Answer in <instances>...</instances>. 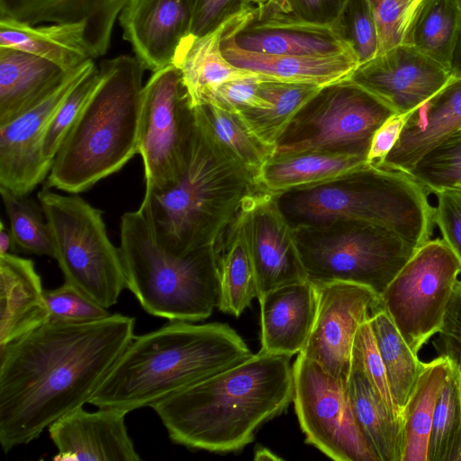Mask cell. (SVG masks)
Returning a JSON list of instances; mask_svg holds the SVG:
<instances>
[{
    "label": "cell",
    "mask_w": 461,
    "mask_h": 461,
    "mask_svg": "<svg viewBox=\"0 0 461 461\" xmlns=\"http://www.w3.org/2000/svg\"><path fill=\"white\" fill-rule=\"evenodd\" d=\"M321 87L314 84L286 82L265 77L259 83V89L272 107L249 110L239 114L258 139L276 148L278 138L291 119Z\"/></svg>",
    "instance_id": "36"
},
{
    "label": "cell",
    "mask_w": 461,
    "mask_h": 461,
    "mask_svg": "<svg viewBox=\"0 0 461 461\" xmlns=\"http://www.w3.org/2000/svg\"><path fill=\"white\" fill-rule=\"evenodd\" d=\"M14 249L13 238L10 230L5 229L4 222L0 226V255L11 253Z\"/></svg>",
    "instance_id": "51"
},
{
    "label": "cell",
    "mask_w": 461,
    "mask_h": 461,
    "mask_svg": "<svg viewBox=\"0 0 461 461\" xmlns=\"http://www.w3.org/2000/svg\"><path fill=\"white\" fill-rule=\"evenodd\" d=\"M129 0H0V18L37 25L83 23L94 59L104 56L111 42L115 21Z\"/></svg>",
    "instance_id": "23"
},
{
    "label": "cell",
    "mask_w": 461,
    "mask_h": 461,
    "mask_svg": "<svg viewBox=\"0 0 461 461\" xmlns=\"http://www.w3.org/2000/svg\"><path fill=\"white\" fill-rule=\"evenodd\" d=\"M461 264L442 239L416 249L380 294L381 307L418 355L443 327Z\"/></svg>",
    "instance_id": "12"
},
{
    "label": "cell",
    "mask_w": 461,
    "mask_h": 461,
    "mask_svg": "<svg viewBox=\"0 0 461 461\" xmlns=\"http://www.w3.org/2000/svg\"><path fill=\"white\" fill-rule=\"evenodd\" d=\"M46 322L44 289L33 261L0 255V347Z\"/></svg>",
    "instance_id": "24"
},
{
    "label": "cell",
    "mask_w": 461,
    "mask_h": 461,
    "mask_svg": "<svg viewBox=\"0 0 461 461\" xmlns=\"http://www.w3.org/2000/svg\"><path fill=\"white\" fill-rule=\"evenodd\" d=\"M219 276L218 308L239 317L258 297L254 267L240 207L213 243Z\"/></svg>",
    "instance_id": "28"
},
{
    "label": "cell",
    "mask_w": 461,
    "mask_h": 461,
    "mask_svg": "<svg viewBox=\"0 0 461 461\" xmlns=\"http://www.w3.org/2000/svg\"><path fill=\"white\" fill-rule=\"evenodd\" d=\"M461 32V8L456 0H422L402 43L451 71Z\"/></svg>",
    "instance_id": "33"
},
{
    "label": "cell",
    "mask_w": 461,
    "mask_h": 461,
    "mask_svg": "<svg viewBox=\"0 0 461 461\" xmlns=\"http://www.w3.org/2000/svg\"><path fill=\"white\" fill-rule=\"evenodd\" d=\"M252 355L227 324L170 321L133 337L88 403L127 412L151 407Z\"/></svg>",
    "instance_id": "3"
},
{
    "label": "cell",
    "mask_w": 461,
    "mask_h": 461,
    "mask_svg": "<svg viewBox=\"0 0 461 461\" xmlns=\"http://www.w3.org/2000/svg\"><path fill=\"white\" fill-rule=\"evenodd\" d=\"M368 321L386 371L393 399L402 416L425 362L420 361L411 349L381 306L372 312Z\"/></svg>",
    "instance_id": "35"
},
{
    "label": "cell",
    "mask_w": 461,
    "mask_h": 461,
    "mask_svg": "<svg viewBox=\"0 0 461 461\" xmlns=\"http://www.w3.org/2000/svg\"><path fill=\"white\" fill-rule=\"evenodd\" d=\"M242 16L205 35L189 34L176 49L172 64L179 69L194 107L207 102L223 83L254 74L231 65L221 50L224 34Z\"/></svg>",
    "instance_id": "27"
},
{
    "label": "cell",
    "mask_w": 461,
    "mask_h": 461,
    "mask_svg": "<svg viewBox=\"0 0 461 461\" xmlns=\"http://www.w3.org/2000/svg\"><path fill=\"white\" fill-rule=\"evenodd\" d=\"M245 14L262 21L293 14V11L289 0H194L190 34L205 35Z\"/></svg>",
    "instance_id": "39"
},
{
    "label": "cell",
    "mask_w": 461,
    "mask_h": 461,
    "mask_svg": "<svg viewBox=\"0 0 461 461\" xmlns=\"http://www.w3.org/2000/svg\"><path fill=\"white\" fill-rule=\"evenodd\" d=\"M121 313L87 322H46L0 347V444L5 453L37 438L88 403L133 339Z\"/></svg>",
    "instance_id": "1"
},
{
    "label": "cell",
    "mask_w": 461,
    "mask_h": 461,
    "mask_svg": "<svg viewBox=\"0 0 461 461\" xmlns=\"http://www.w3.org/2000/svg\"><path fill=\"white\" fill-rule=\"evenodd\" d=\"M260 352L291 357L304 348L315 321L318 294L309 281L272 289L258 298Z\"/></svg>",
    "instance_id": "22"
},
{
    "label": "cell",
    "mask_w": 461,
    "mask_h": 461,
    "mask_svg": "<svg viewBox=\"0 0 461 461\" xmlns=\"http://www.w3.org/2000/svg\"><path fill=\"white\" fill-rule=\"evenodd\" d=\"M314 285L318 294L315 321L299 354L347 382L355 336L359 326L381 306L380 295L367 286L350 282Z\"/></svg>",
    "instance_id": "15"
},
{
    "label": "cell",
    "mask_w": 461,
    "mask_h": 461,
    "mask_svg": "<svg viewBox=\"0 0 461 461\" xmlns=\"http://www.w3.org/2000/svg\"><path fill=\"white\" fill-rule=\"evenodd\" d=\"M103 79L61 143L47 187L77 194L138 154L144 67L134 56L104 59Z\"/></svg>",
    "instance_id": "4"
},
{
    "label": "cell",
    "mask_w": 461,
    "mask_h": 461,
    "mask_svg": "<svg viewBox=\"0 0 461 461\" xmlns=\"http://www.w3.org/2000/svg\"><path fill=\"white\" fill-rule=\"evenodd\" d=\"M48 322H87L109 316L108 309L72 285L44 290Z\"/></svg>",
    "instance_id": "43"
},
{
    "label": "cell",
    "mask_w": 461,
    "mask_h": 461,
    "mask_svg": "<svg viewBox=\"0 0 461 461\" xmlns=\"http://www.w3.org/2000/svg\"><path fill=\"white\" fill-rule=\"evenodd\" d=\"M197 129L195 108L179 69L170 64L149 77L141 92L138 154L145 192L173 184L183 171Z\"/></svg>",
    "instance_id": "11"
},
{
    "label": "cell",
    "mask_w": 461,
    "mask_h": 461,
    "mask_svg": "<svg viewBox=\"0 0 461 461\" xmlns=\"http://www.w3.org/2000/svg\"><path fill=\"white\" fill-rule=\"evenodd\" d=\"M293 230L309 281L356 283L379 295L418 249L366 221L338 219Z\"/></svg>",
    "instance_id": "8"
},
{
    "label": "cell",
    "mask_w": 461,
    "mask_h": 461,
    "mask_svg": "<svg viewBox=\"0 0 461 461\" xmlns=\"http://www.w3.org/2000/svg\"><path fill=\"white\" fill-rule=\"evenodd\" d=\"M456 2L457 3V5H459V7L461 8V0H456Z\"/></svg>",
    "instance_id": "54"
},
{
    "label": "cell",
    "mask_w": 461,
    "mask_h": 461,
    "mask_svg": "<svg viewBox=\"0 0 461 461\" xmlns=\"http://www.w3.org/2000/svg\"><path fill=\"white\" fill-rule=\"evenodd\" d=\"M194 108L197 122L211 141L256 184L263 165L275 153V148L258 139L236 112L212 102Z\"/></svg>",
    "instance_id": "32"
},
{
    "label": "cell",
    "mask_w": 461,
    "mask_h": 461,
    "mask_svg": "<svg viewBox=\"0 0 461 461\" xmlns=\"http://www.w3.org/2000/svg\"><path fill=\"white\" fill-rule=\"evenodd\" d=\"M293 14L299 20L318 25L332 26L348 0H289Z\"/></svg>",
    "instance_id": "48"
},
{
    "label": "cell",
    "mask_w": 461,
    "mask_h": 461,
    "mask_svg": "<svg viewBox=\"0 0 461 461\" xmlns=\"http://www.w3.org/2000/svg\"><path fill=\"white\" fill-rule=\"evenodd\" d=\"M67 72L38 56L0 47V126L43 100Z\"/></svg>",
    "instance_id": "26"
},
{
    "label": "cell",
    "mask_w": 461,
    "mask_h": 461,
    "mask_svg": "<svg viewBox=\"0 0 461 461\" xmlns=\"http://www.w3.org/2000/svg\"><path fill=\"white\" fill-rule=\"evenodd\" d=\"M352 360L362 368L374 390L390 411L396 418L402 420L393 399L386 371L368 320L364 321L357 331L352 348Z\"/></svg>",
    "instance_id": "44"
},
{
    "label": "cell",
    "mask_w": 461,
    "mask_h": 461,
    "mask_svg": "<svg viewBox=\"0 0 461 461\" xmlns=\"http://www.w3.org/2000/svg\"><path fill=\"white\" fill-rule=\"evenodd\" d=\"M461 129V77L408 113L400 137L379 167L409 174L434 148Z\"/></svg>",
    "instance_id": "21"
},
{
    "label": "cell",
    "mask_w": 461,
    "mask_h": 461,
    "mask_svg": "<svg viewBox=\"0 0 461 461\" xmlns=\"http://www.w3.org/2000/svg\"><path fill=\"white\" fill-rule=\"evenodd\" d=\"M408 175L429 194L461 186V129L426 154Z\"/></svg>",
    "instance_id": "40"
},
{
    "label": "cell",
    "mask_w": 461,
    "mask_h": 461,
    "mask_svg": "<svg viewBox=\"0 0 461 461\" xmlns=\"http://www.w3.org/2000/svg\"><path fill=\"white\" fill-rule=\"evenodd\" d=\"M294 229L338 219L384 226L416 248L431 240L435 208L429 193L410 175L365 165L336 178L274 194Z\"/></svg>",
    "instance_id": "5"
},
{
    "label": "cell",
    "mask_w": 461,
    "mask_h": 461,
    "mask_svg": "<svg viewBox=\"0 0 461 461\" xmlns=\"http://www.w3.org/2000/svg\"><path fill=\"white\" fill-rule=\"evenodd\" d=\"M366 164L363 158L325 152L274 153L263 165L256 185L279 194L336 178Z\"/></svg>",
    "instance_id": "31"
},
{
    "label": "cell",
    "mask_w": 461,
    "mask_h": 461,
    "mask_svg": "<svg viewBox=\"0 0 461 461\" xmlns=\"http://www.w3.org/2000/svg\"><path fill=\"white\" fill-rule=\"evenodd\" d=\"M395 111L349 77L323 86L294 115L275 153L316 151L363 158Z\"/></svg>",
    "instance_id": "10"
},
{
    "label": "cell",
    "mask_w": 461,
    "mask_h": 461,
    "mask_svg": "<svg viewBox=\"0 0 461 461\" xmlns=\"http://www.w3.org/2000/svg\"><path fill=\"white\" fill-rule=\"evenodd\" d=\"M450 357L440 354L426 362L402 411L404 447L402 461H427L429 439L437 401Z\"/></svg>",
    "instance_id": "34"
},
{
    "label": "cell",
    "mask_w": 461,
    "mask_h": 461,
    "mask_svg": "<svg viewBox=\"0 0 461 461\" xmlns=\"http://www.w3.org/2000/svg\"><path fill=\"white\" fill-rule=\"evenodd\" d=\"M95 68L91 59L68 71L43 100L0 126V187L28 195L48 177L52 161L42 151L48 126L68 95Z\"/></svg>",
    "instance_id": "14"
},
{
    "label": "cell",
    "mask_w": 461,
    "mask_h": 461,
    "mask_svg": "<svg viewBox=\"0 0 461 461\" xmlns=\"http://www.w3.org/2000/svg\"><path fill=\"white\" fill-rule=\"evenodd\" d=\"M240 211L256 276L257 298L278 286L308 280L293 228L274 194L256 189L244 198Z\"/></svg>",
    "instance_id": "16"
},
{
    "label": "cell",
    "mask_w": 461,
    "mask_h": 461,
    "mask_svg": "<svg viewBox=\"0 0 461 461\" xmlns=\"http://www.w3.org/2000/svg\"><path fill=\"white\" fill-rule=\"evenodd\" d=\"M378 36V54L402 43L412 16L422 0H367Z\"/></svg>",
    "instance_id": "45"
},
{
    "label": "cell",
    "mask_w": 461,
    "mask_h": 461,
    "mask_svg": "<svg viewBox=\"0 0 461 461\" xmlns=\"http://www.w3.org/2000/svg\"><path fill=\"white\" fill-rule=\"evenodd\" d=\"M452 73L406 44H400L359 65L349 77L388 105L405 114L433 96Z\"/></svg>",
    "instance_id": "17"
},
{
    "label": "cell",
    "mask_w": 461,
    "mask_h": 461,
    "mask_svg": "<svg viewBox=\"0 0 461 461\" xmlns=\"http://www.w3.org/2000/svg\"><path fill=\"white\" fill-rule=\"evenodd\" d=\"M120 254L128 288L148 313L195 322L211 316L219 303L213 246L185 254L164 249L138 209L122 215Z\"/></svg>",
    "instance_id": "7"
},
{
    "label": "cell",
    "mask_w": 461,
    "mask_h": 461,
    "mask_svg": "<svg viewBox=\"0 0 461 461\" xmlns=\"http://www.w3.org/2000/svg\"><path fill=\"white\" fill-rule=\"evenodd\" d=\"M103 73L95 68L65 98L46 131L42 151L44 157L52 161L67 134L99 86Z\"/></svg>",
    "instance_id": "42"
},
{
    "label": "cell",
    "mask_w": 461,
    "mask_h": 461,
    "mask_svg": "<svg viewBox=\"0 0 461 461\" xmlns=\"http://www.w3.org/2000/svg\"><path fill=\"white\" fill-rule=\"evenodd\" d=\"M0 47L38 56L66 72L94 59L86 41L83 23L31 25L1 17Z\"/></svg>",
    "instance_id": "29"
},
{
    "label": "cell",
    "mask_w": 461,
    "mask_h": 461,
    "mask_svg": "<svg viewBox=\"0 0 461 461\" xmlns=\"http://www.w3.org/2000/svg\"><path fill=\"white\" fill-rule=\"evenodd\" d=\"M128 412L116 408H99L94 412L79 407L62 416L49 428L58 452V461H139L140 456L128 434Z\"/></svg>",
    "instance_id": "19"
},
{
    "label": "cell",
    "mask_w": 461,
    "mask_h": 461,
    "mask_svg": "<svg viewBox=\"0 0 461 461\" xmlns=\"http://www.w3.org/2000/svg\"><path fill=\"white\" fill-rule=\"evenodd\" d=\"M254 19L252 14L244 15L228 31L229 39L240 49L309 57L354 52L332 26L305 23L293 14L262 21Z\"/></svg>",
    "instance_id": "20"
},
{
    "label": "cell",
    "mask_w": 461,
    "mask_h": 461,
    "mask_svg": "<svg viewBox=\"0 0 461 461\" xmlns=\"http://www.w3.org/2000/svg\"><path fill=\"white\" fill-rule=\"evenodd\" d=\"M408 113L394 114L375 132L366 157L368 165L379 167L398 140Z\"/></svg>",
    "instance_id": "50"
},
{
    "label": "cell",
    "mask_w": 461,
    "mask_h": 461,
    "mask_svg": "<svg viewBox=\"0 0 461 461\" xmlns=\"http://www.w3.org/2000/svg\"><path fill=\"white\" fill-rule=\"evenodd\" d=\"M65 282L105 308L114 305L126 279L119 248L111 242L102 212L77 194L45 187L38 193Z\"/></svg>",
    "instance_id": "9"
},
{
    "label": "cell",
    "mask_w": 461,
    "mask_h": 461,
    "mask_svg": "<svg viewBox=\"0 0 461 461\" xmlns=\"http://www.w3.org/2000/svg\"><path fill=\"white\" fill-rule=\"evenodd\" d=\"M332 27L355 52L359 65L377 56V31L367 0H348Z\"/></svg>",
    "instance_id": "41"
},
{
    "label": "cell",
    "mask_w": 461,
    "mask_h": 461,
    "mask_svg": "<svg viewBox=\"0 0 461 461\" xmlns=\"http://www.w3.org/2000/svg\"><path fill=\"white\" fill-rule=\"evenodd\" d=\"M434 341L441 354L461 348V280H457L445 316L443 327Z\"/></svg>",
    "instance_id": "49"
},
{
    "label": "cell",
    "mask_w": 461,
    "mask_h": 461,
    "mask_svg": "<svg viewBox=\"0 0 461 461\" xmlns=\"http://www.w3.org/2000/svg\"><path fill=\"white\" fill-rule=\"evenodd\" d=\"M435 194V224L461 264V186L444 188Z\"/></svg>",
    "instance_id": "47"
},
{
    "label": "cell",
    "mask_w": 461,
    "mask_h": 461,
    "mask_svg": "<svg viewBox=\"0 0 461 461\" xmlns=\"http://www.w3.org/2000/svg\"><path fill=\"white\" fill-rule=\"evenodd\" d=\"M447 373L435 407L427 461H461V380L456 358Z\"/></svg>",
    "instance_id": "37"
},
{
    "label": "cell",
    "mask_w": 461,
    "mask_h": 461,
    "mask_svg": "<svg viewBox=\"0 0 461 461\" xmlns=\"http://www.w3.org/2000/svg\"><path fill=\"white\" fill-rule=\"evenodd\" d=\"M451 73L453 77H461V32L451 63Z\"/></svg>",
    "instance_id": "52"
},
{
    "label": "cell",
    "mask_w": 461,
    "mask_h": 461,
    "mask_svg": "<svg viewBox=\"0 0 461 461\" xmlns=\"http://www.w3.org/2000/svg\"><path fill=\"white\" fill-rule=\"evenodd\" d=\"M291 357L258 351L154 403L168 437L193 449L238 451L294 398Z\"/></svg>",
    "instance_id": "2"
},
{
    "label": "cell",
    "mask_w": 461,
    "mask_h": 461,
    "mask_svg": "<svg viewBox=\"0 0 461 461\" xmlns=\"http://www.w3.org/2000/svg\"><path fill=\"white\" fill-rule=\"evenodd\" d=\"M258 188L197 122L191 153L177 179L162 190L145 192L139 209L164 249L185 254L212 245L244 198Z\"/></svg>",
    "instance_id": "6"
},
{
    "label": "cell",
    "mask_w": 461,
    "mask_h": 461,
    "mask_svg": "<svg viewBox=\"0 0 461 461\" xmlns=\"http://www.w3.org/2000/svg\"><path fill=\"white\" fill-rule=\"evenodd\" d=\"M265 77L254 73L225 82L205 103L212 102L238 113L249 110L270 109L272 104L261 95L259 89V83Z\"/></svg>",
    "instance_id": "46"
},
{
    "label": "cell",
    "mask_w": 461,
    "mask_h": 461,
    "mask_svg": "<svg viewBox=\"0 0 461 461\" xmlns=\"http://www.w3.org/2000/svg\"><path fill=\"white\" fill-rule=\"evenodd\" d=\"M347 390L356 422L379 461H402L403 420L390 411L352 359Z\"/></svg>",
    "instance_id": "30"
},
{
    "label": "cell",
    "mask_w": 461,
    "mask_h": 461,
    "mask_svg": "<svg viewBox=\"0 0 461 461\" xmlns=\"http://www.w3.org/2000/svg\"><path fill=\"white\" fill-rule=\"evenodd\" d=\"M444 355H447L449 357L456 358V360L458 362V366H459L460 380H461V348H456V349H455L447 354H444Z\"/></svg>",
    "instance_id": "53"
},
{
    "label": "cell",
    "mask_w": 461,
    "mask_h": 461,
    "mask_svg": "<svg viewBox=\"0 0 461 461\" xmlns=\"http://www.w3.org/2000/svg\"><path fill=\"white\" fill-rule=\"evenodd\" d=\"M194 0H129L119 15L123 39L145 69L155 72L173 62L190 34Z\"/></svg>",
    "instance_id": "18"
},
{
    "label": "cell",
    "mask_w": 461,
    "mask_h": 461,
    "mask_svg": "<svg viewBox=\"0 0 461 461\" xmlns=\"http://www.w3.org/2000/svg\"><path fill=\"white\" fill-rule=\"evenodd\" d=\"M13 238V251L55 257L50 230L41 203L0 187Z\"/></svg>",
    "instance_id": "38"
},
{
    "label": "cell",
    "mask_w": 461,
    "mask_h": 461,
    "mask_svg": "<svg viewBox=\"0 0 461 461\" xmlns=\"http://www.w3.org/2000/svg\"><path fill=\"white\" fill-rule=\"evenodd\" d=\"M293 369V402L306 442L336 461H379L356 422L347 382L300 354Z\"/></svg>",
    "instance_id": "13"
},
{
    "label": "cell",
    "mask_w": 461,
    "mask_h": 461,
    "mask_svg": "<svg viewBox=\"0 0 461 461\" xmlns=\"http://www.w3.org/2000/svg\"><path fill=\"white\" fill-rule=\"evenodd\" d=\"M228 31L221 42L224 58L238 68L275 79L323 86L350 77L359 66L358 59L352 51L331 56L309 57L245 50L237 47L229 39Z\"/></svg>",
    "instance_id": "25"
}]
</instances>
